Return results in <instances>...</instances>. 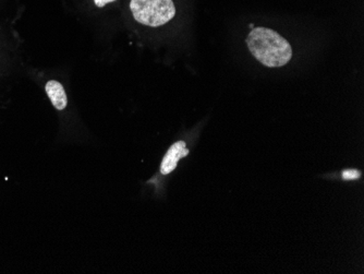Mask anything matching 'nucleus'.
Wrapping results in <instances>:
<instances>
[{
  "label": "nucleus",
  "mask_w": 364,
  "mask_h": 274,
  "mask_svg": "<svg viewBox=\"0 0 364 274\" xmlns=\"http://www.w3.org/2000/svg\"><path fill=\"white\" fill-rule=\"evenodd\" d=\"M248 50L262 64L270 68L283 67L293 57L288 41L267 27H254L246 37Z\"/></svg>",
  "instance_id": "f257e3e1"
},
{
  "label": "nucleus",
  "mask_w": 364,
  "mask_h": 274,
  "mask_svg": "<svg viewBox=\"0 0 364 274\" xmlns=\"http://www.w3.org/2000/svg\"><path fill=\"white\" fill-rule=\"evenodd\" d=\"M130 9L138 22L153 27L166 25L176 15L172 0H131Z\"/></svg>",
  "instance_id": "f03ea898"
},
{
  "label": "nucleus",
  "mask_w": 364,
  "mask_h": 274,
  "mask_svg": "<svg viewBox=\"0 0 364 274\" xmlns=\"http://www.w3.org/2000/svg\"><path fill=\"white\" fill-rule=\"evenodd\" d=\"M189 153L190 151L188 150L185 141H177L168 149L167 153L162 158V164H160V173L165 176L169 175L170 173L175 171L178 162L181 158L189 156Z\"/></svg>",
  "instance_id": "7ed1b4c3"
},
{
  "label": "nucleus",
  "mask_w": 364,
  "mask_h": 274,
  "mask_svg": "<svg viewBox=\"0 0 364 274\" xmlns=\"http://www.w3.org/2000/svg\"><path fill=\"white\" fill-rule=\"evenodd\" d=\"M45 89H46L47 95L50 97L55 109H58V111L66 109V104H68V97H66V91H64L62 83L55 81V80H50V81L47 82Z\"/></svg>",
  "instance_id": "20e7f679"
},
{
  "label": "nucleus",
  "mask_w": 364,
  "mask_h": 274,
  "mask_svg": "<svg viewBox=\"0 0 364 274\" xmlns=\"http://www.w3.org/2000/svg\"><path fill=\"white\" fill-rule=\"evenodd\" d=\"M360 177V172L357 170H346L342 172V178L346 181H354V179H358Z\"/></svg>",
  "instance_id": "39448f33"
},
{
  "label": "nucleus",
  "mask_w": 364,
  "mask_h": 274,
  "mask_svg": "<svg viewBox=\"0 0 364 274\" xmlns=\"http://www.w3.org/2000/svg\"><path fill=\"white\" fill-rule=\"evenodd\" d=\"M113 1H116V0H94L95 5L99 8L104 7V6L107 5V4L113 3Z\"/></svg>",
  "instance_id": "423d86ee"
}]
</instances>
